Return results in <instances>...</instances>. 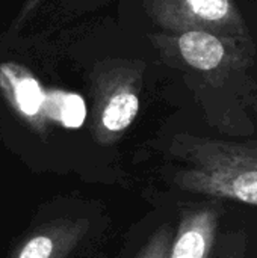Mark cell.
Returning a JSON list of instances; mask_svg holds the SVG:
<instances>
[{"instance_id":"obj_1","label":"cell","mask_w":257,"mask_h":258,"mask_svg":"<svg viewBox=\"0 0 257 258\" xmlns=\"http://www.w3.org/2000/svg\"><path fill=\"white\" fill-rule=\"evenodd\" d=\"M173 153L185 162L174 175L179 189L257 206V150L185 138L176 141Z\"/></svg>"},{"instance_id":"obj_2","label":"cell","mask_w":257,"mask_h":258,"mask_svg":"<svg viewBox=\"0 0 257 258\" xmlns=\"http://www.w3.org/2000/svg\"><path fill=\"white\" fill-rule=\"evenodd\" d=\"M158 24L173 30H204L238 41L247 35L239 9L232 0H147Z\"/></svg>"},{"instance_id":"obj_3","label":"cell","mask_w":257,"mask_h":258,"mask_svg":"<svg viewBox=\"0 0 257 258\" xmlns=\"http://www.w3.org/2000/svg\"><path fill=\"white\" fill-rule=\"evenodd\" d=\"M139 110V97L135 83L118 80L106 85L95 98L94 136L105 145L115 142L135 121Z\"/></svg>"},{"instance_id":"obj_4","label":"cell","mask_w":257,"mask_h":258,"mask_svg":"<svg viewBox=\"0 0 257 258\" xmlns=\"http://www.w3.org/2000/svg\"><path fill=\"white\" fill-rule=\"evenodd\" d=\"M88 231L86 218L50 221L23 239L9 258H68L82 245Z\"/></svg>"},{"instance_id":"obj_5","label":"cell","mask_w":257,"mask_h":258,"mask_svg":"<svg viewBox=\"0 0 257 258\" xmlns=\"http://www.w3.org/2000/svg\"><path fill=\"white\" fill-rule=\"evenodd\" d=\"M218 218L220 209L217 204H204L185 210L173 236L168 258H211Z\"/></svg>"},{"instance_id":"obj_6","label":"cell","mask_w":257,"mask_h":258,"mask_svg":"<svg viewBox=\"0 0 257 258\" xmlns=\"http://www.w3.org/2000/svg\"><path fill=\"white\" fill-rule=\"evenodd\" d=\"M0 89L17 115L36 128H42L47 119V91L26 67L15 62H3L0 65Z\"/></svg>"},{"instance_id":"obj_7","label":"cell","mask_w":257,"mask_h":258,"mask_svg":"<svg viewBox=\"0 0 257 258\" xmlns=\"http://www.w3.org/2000/svg\"><path fill=\"white\" fill-rule=\"evenodd\" d=\"M230 45L235 47L236 41L204 30L180 32L176 38V47L180 57L189 67L206 73L215 71L229 62L233 54L229 48Z\"/></svg>"},{"instance_id":"obj_8","label":"cell","mask_w":257,"mask_h":258,"mask_svg":"<svg viewBox=\"0 0 257 258\" xmlns=\"http://www.w3.org/2000/svg\"><path fill=\"white\" fill-rule=\"evenodd\" d=\"M85 116L86 106L79 94L59 89H52L47 92L45 118L56 121L65 127L74 128L82 125Z\"/></svg>"},{"instance_id":"obj_9","label":"cell","mask_w":257,"mask_h":258,"mask_svg":"<svg viewBox=\"0 0 257 258\" xmlns=\"http://www.w3.org/2000/svg\"><path fill=\"white\" fill-rule=\"evenodd\" d=\"M173 236V228L170 225H162L148 239L136 258H168Z\"/></svg>"}]
</instances>
